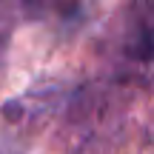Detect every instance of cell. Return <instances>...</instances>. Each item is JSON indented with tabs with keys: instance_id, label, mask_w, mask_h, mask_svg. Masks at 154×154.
Here are the masks:
<instances>
[{
	"instance_id": "1",
	"label": "cell",
	"mask_w": 154,
	"mask_h": 154,
	"mask_svg": "<svg viewBox=\"0 0 154 154\" xmlns=\"http://www.w3.org/2000/svg\"><path fill=\"white\" fill-rule=\"evenodd\" d=\"M60 100H63L60 83H40V86L23 91L20 97L9 100L3 106V117L14 126H37L60 109Z\"/></svg>"
},
{
	"instance_id": "2",
	"label": "cell",
	"mask_w": 154,
	"mask_h": 154,
	"mask_svg": "<svg viewBox=\"0 0 154 154\" xmlns=\"http://www.w3.org/2000/svg\"><path fill=\"white\" fill-rule=\"evenodd\" d=\"M6 46H9V20L0 14V60L6 54Z\"/></svg>"
}]
</instances>
